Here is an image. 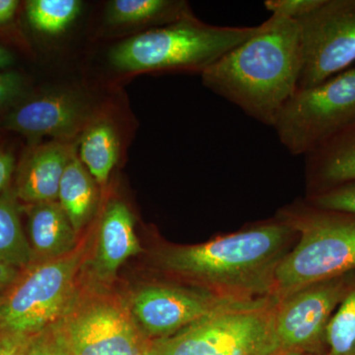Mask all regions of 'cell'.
Returning <instances> with one entry per match:
<instances>
[{
	"label": "cell",
	"mask_w": 355,
	"mask_h": 355,
	"mask_svg": "<svg viewBox=\"0 0 355 355\" xmlns=\"http://www.w3.org/2000/svg\"><path fill=\"white\" fill-rule=\"evenodd\" d=\"M141 252L132 211L121 200H112L100 223L94 261L96 273L100 279H111L128 258Z\"/></svg>",
	"instance_id": "cell-14"
},
{
	"label": "cell",
	"mask_w": 355,
	"mask_h": 355,
	"mask_svg": "<svg viewBox=\"0 0 355 355\" xmlns=\"http://www.w3.org/2000/svg\"><path fill=\"white\" fill-rule=\"evenodd\" d=\"M279 355H327L326 352H288Z\"/></svg>",
	"instance_id": "cell-32"
},
{
	"label": "cell",
	"mask_w": 355,
	"mask_h": 355,
	"mask_svg": "<svg viewBox=\"0 0 355 355\" xmlns=\"http://www.w3.org/2000/svg\"><path fill=\"white\" fill-rule=\"evenodd\" d=\"M254 27L207 24L184 16L114 46L110 62L123 72L196 71L200 74L258 32Z\"/></svg>",
	"instance_id": "cell-3"
},
{
	"label": "cell",
	"mask_w": 355,
	"mask_h": 355,
	"mask_svg": "<svg viewBox=\"0 0 355 355\" xmlns=\"http://www.w3.org/2000/svg\"><path fill=\"white\" fill-rule=\"evenodd\" d=\"M2 296L0 295V302H1Z\"/></svg>",
	"instance_id": "cell-33"
},
{
	"label": "cell",
	"mask_w": 355,
	"mask_h": 355,
	"mask_svg": "<svg viewBox=\"0 0 355 355\" xmlns=\"http://www.w3.org/2000/svg\"><path fill=\"white\" fill-rule=\"evenodd\" d=\"M94 178L91 176L76 151L65 168L58 190V202L69 216L78 233L90 221L98 203V190Z\"/></svg>",
	"instance_id": "cell-17"
},
{
	"label": "cell",
	"mask_w": 355,
	"mask_h": 355,
	"mask_svg": "<svg viewBox=\"0 0 355 355\" xmlns=\"http://www.w3.org/2000/svg\"><path fill=\"white\" fill-rule=\"evenodd\" d=\"M78 0H30L26 2L28 21L34 29L44 34L64 32L81 12Z\"/></svg>",
	"instance_id": "cell-21"
},
{
	"label": "cell",
	"mask_w": 355,
	"mask_h": 355,
	"mask_svg": "<svg viewBox=\"0 0 355 355\" xmlns=\"http://www.w3.org/2000/svg\"><path fill=\"white\" fill-rule=\"evenodd\" d=\"M355 125V65L316 86L297 89L273 123L291 155L306 156Z\"/></svg>",
	"instance_id": "cell-6"
},
{
	"label": "cell",
	"mask_w": 355,
	"mask_h": 355,
	"mask_svg": "<svg viewBox=\"0 0 355 355\" xmlns=\"http://www.w3.org/2000/svg\"><path fill=\"white\" fill-rule=\"evenodd\" d=\"M19 6L17 0H0V25L6 24L13 19Z\"/></svg>",
	"instance_id": "cell-30"
},
{
	"label": "cell",
	"mask_w": 355,
	"mask_h": 355,
	"mask_svg": "<svg viewBox=\"0 0 355 355\" xmlns=\"http://www.w3.org/2000/svg\"><path fill=\"white\" fill-rule=\"evenodd\" d=\"M78 146V158L84 167L96 183L106 184L120 153V141L113 125L106 121L89 123L81 133Z\"/></svg>",
	"instance_id": "cell-18"
},
{
	"label": "cell",
	"mask_w": 355,
	"mask_h": 355,
	"mask_svg": "<svg viewBox=\"0 0 355 355\" xmlns=\"http://www.w3.org/2000/svg\"><path fill=\"white\" fill-rule=\"evenodd\" d=\"M25 355H64L57 322L35 335Z\"/></svg>",
	"instance_id": "cell-26"
},
{
	"label": "cell",
	"mask_w": 355,
	"mask_h": 355,
	"mask_svg": "<svg viewBox=\"0 0 355 355\" xmlns=\"http://www.w3.org/2000/svg\"><path fill=\"white\" fill-rule=\"evenodd\" d=\"M277 298L218 311L167 338L153 340L149 355H279L273 340Z\"/></svg>",
	"instance_id": "cell-5"
},
{
	"label": "cell",
	"mask_w": 355,
	"mask_h": 355,
	"mask_svg": "<svg viewBox=\"0 0 355 355\" xmlns=\"http://www.w3.org/2000/svg\"><path fill=\"white\" fill-rule=\"evenodd\" d=\"M89 111L83 100L67 92L49 93L13 107L2 127L28 139L51 137L67 142L89 125Z\"/></svg>",
	"instance_id": "cell-12"
},
{
	"label": "cell",
	"mask_w": 355,
	"mask_h": 355,
	"mask_svg": "<svg viewBox=\"0 0 355 355\" xmlns=\"http://www.w3.org/2000/svg\"><path fill=\"white\" fill-rule=\"evenodd\" d=\"M12 62L13 55H11L10 51L0 46V69H6L9 65L12 64Z\"/></svg>",
	"instance_id": "cell-31"
},
{
	"label": "cell",
	"mask_w": 355,
	"mask_h": 355,
	"mask_svg": "<svg viewBox=\"0 0 355 355\" xmlns=\"http://www.w3.org/2000/svg\"><path fill=\"white\" fill-rule=\"evenodd\" d=\"M188 4L172 0H114L106 8L110 25L160 27L190 15Z\"/></svg>",
	"instance_id": "cell-19"
},
{
	"label": "cell",
	"mask_w": 355,
	"mask_h": 355,
	"mask_svg": "<svg viewBox=\"0 0 355 355\" xmlns=\"http://www.w3.org/2000/svg\"><path fill=\"white\" fill-rule=\"evenodd\" d=\"M15 169V159L12 154L0 151V193L6 191Z\"/></svg>",
	"instance_id": "cell-28"
},
{
	"label": "cell",
	"mask_w": 355,
	"mask_h": 355,
	"mask_svg": "<svg viewBox=\"0 0 355 355\" xmlns=\"http://www.w3.org/2000/svg\"><path fill=\"white\" fill-rule=\"evenodd\" d=\"M20 270L14 266L0 263V295L2 292L10 288L15 284L16 280L19 279Z\"/></svg>",
	"instance_id": "cell-29"
},
{
	"label": "cell",
	"mask_w": 355,
	"mask_h": 355,
	"mask_svg": "<svg viewBox=\"0 0 355 355\" xmlns=\"http://www.w3.org/2000/svg\"><path fill=\"white\" fill-rule=\"evenodd\" d=\"M298 240L275 272L273 297L282 299L302 287L355 272V216L295 202L277 212Z\"/></svg>",
	"instance_id": "cell-4"
},
{
	"label": "cell",
	"mask_w": 355,
	"mask_h": 355,
	"mask_svg": "<svg viewBox=\"0 0 355 355\" xmlns=\"http://www.w3.org/2000/svg\"><path fill=\"white\" fill-rule=\"evenodd\" d=\"M74 153L67 142L55 140L33 149L18 175L16 197L28 205L58 200L62 175Z\"/></svg>",
	"instance_id": "cell-13"
},
{
	"label": "cell",
	"mask_w": 355,
	"mask_h": 355,
	"mask_svg": "<svg viewBox=\"0 0 355 355\" xmlns=\"http://www.w3.org/2000/svg\"><path fill=\"white\" fill-rule=\"evenodd\" d=\"M28 229L32 265L62 258L76 246V231L58 200L29 205Z\"/></svg>",
	"instance_id": "cell-15"
},
{
	"label": "cell",
	"mask_w": 355,
	"mask_h": 355,
	"mask_svg": "<svg viewBox=\"0 0 355 355\" xmlns=\"http://www.w3.org/2000/svg\"><path fill=\"white\" fill-rule=\"evenodd\" d=\"M64 355H149V340L121 299L76 294L57 322Z\"/></svg>",
	"instance_id": "cell-7"
},
{
	"label": "cell",
	"mask_w": 355,
	"mask_h": 355,
	"mask_svg": "<svg viewBox=\"0 0 355 355\" xmlns=\"http://www.w3.org/2000/svg\"><path fill=\"white\" fill-rule=\"evenodd\" d=\"M354 284L355 272H352L315 282L277 299L273 340L277 354L326 352L327 324Z\"/></svg>",
	"instance_id": "cell-10"
},
{
	"label": "cell",
	"mask_w": 355,
	"mask_h": 355,
	"mask_svg": "<svg viewBox=\"0 0 355 355\" xmlns=\"http://www.w3.org/2000/svg\"><path fill=\"white\" fill-rule=\"evenodd\" d=\"M242 303L246 302L219 297L197 287L150 284L135 292L130 309L144 335L153 340Z\"/></svg>",
	"instance_id": "cell-11"
},
{
	"label": "cell",
	"mask_w": 355,
	"mask_h": 355,
	"mask_svg": "<svg viewBox=\"0 0 355 355\" xmlns=\"http://www.w3.org/2000/svg\"><path fill=\"white\" fill-rule=\"evenodd\" d=\"M83 253L28 268L0 302V329L35 335L55 324L76 297V279Z\"/></svg>",
	"instance_id": "cell-8"
},
{
	"label": "cell",
	"mask_w": 355,
	"mask_h": 355,
	"mask_svg": "<svg viewBox=\"0 0 355 355\" xmlns=\"http://www.w3.org/2000/svg\"><path fill=\"white\" fill-rule=\"evenodd\" d=\"M306 202L317 209L345 212L355 216V182L309 196Z\"/></svg>",
	"instance_id": "cell-23"
},
{
	"label": "cell",
	"mask_w": 355,
	"mask_h": 355,
	"mask_svg": "<svg viewBox=\"0 0 355 355\" xmlns=\"http://www.w3.org/2000/svg\"><path fill=\"white\" fill-rule=\"evenodd\" d=\"M324 0H266V8L275 15L299 20L313 12Z\"/></svg>",
	"instance_id": "cell-24"
},
{
	"label": "cell",
	"mask_w": 355,
	"mask_h": 355,
	"mask_svg": "<svg viewBox=\"0 0 355 355\" xmlns=\"http://www.w3.org/2000/svg\"><path fill=\"white\" fill-rule=\"evenodd\" d=\"M302 69L297 21L272 14L258 32L203 71V85L272 127L297 91Z\"/></svg>",
	"instance_id": "cell-2"
},
{
	"label": "cell",
	"mask_w": 355,
	"mask_h": 355,
	"mask_svg": "<svg viewBox=\"0 0 355 355\" xmlns=\"http://www.w3.org/2000/svg\"><path fill=\"white\" fill-rule=\"evenodd\" d=\"M35 335L0 329V355H25Z\"/></svg>",
	"instance_id": "cell-27"
},
{
	"label": "cell",
	"mask_w": 355,
	"mask_h": 355,
	"mask_svg": "<svg viewBox=\"0 0 355 355\" xmlns=\"http://www.w3.org/2000/svg\"><path fill=\"white\" fill-rule=\"evenodd\" d=\"M324 347L327 355H355V284L327 324Z\"/></svg>",
	"instance_id": "cell-22"
},
{
	"label": "cell",
	"mask_w": 355,
	"mask_h": 355,
	"mask_svg": "<svg viewBox=\"0 0 355 355\" xmlns=\"http://www.w3.org/2000/svg\"><path fill=\"white\" fill-rule=\"evenodd\" d=\"M298 240L277 216L193 246L161 250L159 266L193 287L231 300L273 297L275 272Z\"/></svg>",
	"instance_id": "cell-1"
},
{
	"label": "cell",
	"mask_w": 355,
	"mask_h": 355,
	"mask_svg": "<svg viewBox=\"0 0 355 355\" xmlns=\"http://www.w3.org/2000/svg\"><path fill=\"white\" fill-rule=\"evenodd\" d=\"M297 21L302 69L298 89L316 86L355 64V0H324Z\"/></svg>",
	"instance_id": "cell-9"
},
{
	"label": "cell",
	"mask_w": 355,
	"mask_h": 355,
	"mask_svg": "<svg viewBox=\"0 0 355 355\" xmlns=\"http://www.w3.org/2000/svg\"><path fill=\"white\" fill-rule=\"evenodd\" d=\"M24 78L13 71H0V112L18 105L25 94Z\"/></svg>",
	"instance_id": "cell-25"
},
{
	"label": "cell",
	"mask_w": 355,
	"mask_h": 355,
	"mask_svg": "<svg viewBox=\"0 0 355 355\" xmlns=\"http://www.w3.org/2000/svg\"><path fill=\"white\" fill-rule=\"evenodd\" d=\"M15 197L7 193L0 198V263L21 270L32 265V251Z\"/></svg>",
	"instance_id": "cell-20"
},
{
	"label": "cell",
	"mask_w": 355,
	"mask_h": 355,
	"mask_svg": "<svg viewBox=\"0 0 355 355\" xmlns=\"http://www.w3.org/2000/svg\"><path fill=\"white\" fill-rule=\"evenodd\" d=\"M308 197L355 182V125L305 156Z\"/></svg>",
	"instance_id": "cell-16"
}]
</instances>
